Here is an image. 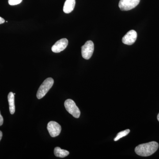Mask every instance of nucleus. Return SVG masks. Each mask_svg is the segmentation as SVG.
<instances>
[{
  "label": "nucleus",
  "instance_id": "obj_12",
  "mask_svg": "<svg viewBox=\"0 0 159 159\" xmlns=\"http://www.w3.org/2000/svg\"><path fill=\"white\" fill-rule=\"evenodd\" d=\"M129 132H130V130L129 129H125V130L120 132H119V133L117 135L116 138L114 139V141H118V140L121 139V138H123V137L127 135Z\"/></svg>",
  "mask_w": 159,
  "mask_h": 159
},
{
  "label": "nucleus",
  "instance_id": "obj_2",
  "mask_svg": "<svg viewBox=\"0 0 159 159\" xmlns=\"http://www.w3.org/2000/svg\"><path fill=\"white\" fill-rule=\"evenodd\" d=\"M54 83V80L51 77L46 79L42 84L38 90L36 95L38 99H41L44 97L51 88Z\"/></svg>",
  "mask_w": 159,
  "mask_h": 159
},
{
  "label": "nucleus",
  "instance_id": "obj_15",
  "mask_svg": "<svg viewBox=\"0 0 159 159\" xmlns=\"http://www.w3.org/2000/svg\"><path fill=\"white\" fill-rule=\"evenodd\" d=\"M5 20L3 18L1 17L0 16V24H3V23H5Z\"/></svg>",
  "mask_w": 159,
  "mask_h": 159
},
{
  "label": "nucleus",
  "instance_id": "obj_6",
  "mask_svg": "<svg viewBox=\"0 0 159 159\" xmlns=\"http://www.w3.org/2000/svg\"><path fill=\"white\" fill-rule=\"evenodd\" d=\"M47 129L51 137L54 138L59 135L61 131V126L57 122L51 121L48 123Z\"/></svg>",
  "mask_w": 159,
  "mask_h": 159
},
{
  "label": "nucleus",
  "instance_id": "obj_10",
  "mask_svg": "<svg viewBox=\"0 0 159 159\" xmlns=\"http://www.w3.org/2000/svg\"><path fill=\"white\" fill-rule=\"evenodd\" d=\"M14 94L12 92L9 93L8 96V102L9 106V111L11 115L14 114L15 111V106L14 102Z\"/></svg>",
  "mask_w": 159,
  "mask_h": 159
},
{
  "label": "nucleus",
  "instance_id": "obj_16",
  "mask_svg": "<svg viewBox=\"0 0 159 159\" xmlns=\"http://www.w3.org/2000/svg\"><path fill=\"white\" fill-rule=\"evenodd\" d=\"M3 134L2 132L1 131H0V141L2 140V138Z\"/></svg>",
  "mask_w": 159,
  "mask_h": 159
},
{
  "label": "nucleus",
  "instance_id": "obj_11",
  "mask_svg": "<svg viewBox=\"0 0 159 159\" xmlns=\"http://www.w3.org/2000/svg\"><path fill=\"white\" fill-rule=\"evenodd\" d=\"M54 154L56 157L64 158L68 156L70 152L67 150L61 149L60 147H56L54 148Z\"/></svg>",
  "mask_w": 159,
  "mask_h": 159
},
{
  "label": "nucleus",
  "instance_id": "obj_13",
  "mask_svg": "<svg viewBox=\"0 0 159 159\" xmlns=\"http://www.w3.org/2000/svg\"><path fill=\"white\" fill-rule=\"evenodd\" d=\"M23 0H9L8 2L10 6H15L21 3Z\"/></svg>",
  "mask_w": 159,
  "mask_h": 159
},
{
  "label": "nucleus",
  "instance_id": "obj_14",
  "mask_svg": "<svg viewBox=\"0 0 159 159\" xmlns=\"http://www.w3.org/2000/svg\"><path fill=\"white\" fill-rule=\"evenodd\" d=\"M3 121H4V119H3V117L1 115V112H0V126L2 125Z\"/></svg>",
  "mask_w": 159,
  "mask_h": 159
},
{
  "label": "nucleus",
  "instance_id": "obj_4",
  "mask_svg": "<svg viewBox=\"0 0 159 159\" xmlns=\"http://www.w3.org/2000/svg\"><path fill=\"white\" fill-rule=\"evenodd\" d=\"M94 50V45L93 41H88L81 48V54L84 58L89 60L93 55Z\"/></svg>",
  "mask_w": 159,
  "mask_h": 159
},
{
  "label": "nucleus",
  "instance_id": "obj_5",
  "mask_svg": "<svg viewBox=\"0 0 159 159\" xmlns=\"http://www.w3.org/2000/svg\"><path fill=\"white\" fill-rule=\"evenodd\" d=\"M140 2V0H120L119 6L122 11H129L135 8Z\"/></svg>",
  "mask_w": 159,
  "mask_h": 159
},
{
  "label": "nucleus",
  "instance_id": "obj_3",
  "mask_svg": "<svg viewBox=\"0 0 159 159\" xmlns=\"http://www.w3.org/2000/svg\"><path fill=\"white\" fill-rule=\"evenodd\" d=\"M65 107L67 111L75 118H79L80 112L76 103L72 99H68L64 103Z\"/></svg>",
  "mask_w": 159,
  "mask_h": 159
},
{
  "label": "nucleus",
  "instance_id": "obj_9",
  "mask_svg": "<svg viewBox=\"0 0 159 159\" xmlns=\"http://www.w3.org/2000/svg\"><path fill=\"white\" fill-rule=\"evenodd\" d=\"M75 4V0H66L63 9L64 12L66 13H70L74 10Z\"/></svg>",
  "mask_w": 159,
  "mask_h": 159
},
{
  "label": "nucleus",
  "instance_id": "obj_1",
  "mask_svg": "<svg viewBox=\"0 0 159 159\" xmlns=\"http://www.w3.org/2000/svg\"><path fill=\"white\" fill-rule=\"evenodd\" d=\"M158 147L157 142H151L138 145L135 148V152L140 156L148 157L154 153Z\"/></svg>",
  "mask_w": 159,
  "mask_h": 159
},
{
  "label": "nucleus",
  "instance_id": "obj_8",
  "mask_svg": "<svg viewBox=\"0 0 159 159\" xmlns=\"http://www.w3.org/2000/svg\"><path fill=\"white\" fill-rule=\"evenodd\" d=\"M68 44V40L64 38L59 40L52 46V51L54 53H58L65 50Z\"/></svg>",
  "mask_w": 159,
  "mask_h": 159
},
{
  "label": "nucleus",
  "instance_id": "obj_7",
  "mask_svg": "<svg viewBox=\"0 0 159 159\" xmlns=\"http://www.w3.org/2000/svg\"><path fill=\"white\" fill-rule=\"evenodd\" d=\"M137 38L136 31L134 30H130L122 38V42L125 44L131 45L136 41Z\"/></svg>",
  "mask_w": 159,
  "mask_h": 159
},
{
  "label": "nucleus",
  "instance_id": "obj_17",
  "mask_svg": "<svg viewBox=\"0 0 159 159\" xmlns=\"http://www.w3.org/2000/svg\"><path fill=\"white\" fill-rule=\"evenodd\" d=\"M157 118L158 120V121L159 122V114H158L157 117Z\"/></svg>",
  "mask_w": 159,
  "mask_h": 159
}]
</instances>
